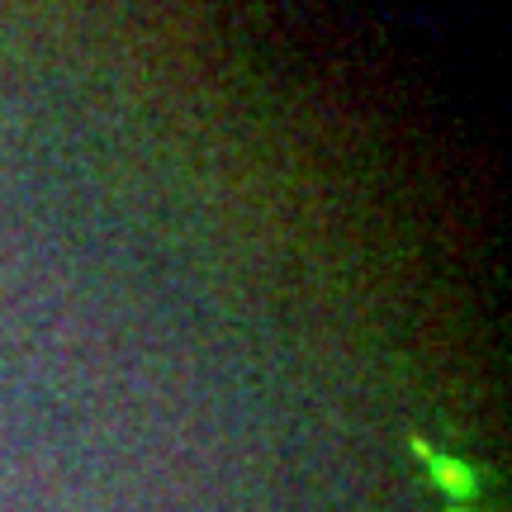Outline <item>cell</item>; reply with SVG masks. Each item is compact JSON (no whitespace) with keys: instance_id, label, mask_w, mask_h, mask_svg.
Listing matches in <instances>:
<instances>
[{"instance_id":"1","label":"cell","mask_w":512,"mask_h":512,"mask_svg":"<svg viewBox=\"0 0 512 512\" xmlns=\"http://www.w3.org/2000/svg\"><path fill=\"white\" fill-rule=\"evenodd\" d=\"M418 456L427 460V475H432V484H437L446 498H456V503H465V498H475L479 479L475 470L465 465V460L456 456H441V451H432V446H418Z\"/></svg>"}]
</instances>
